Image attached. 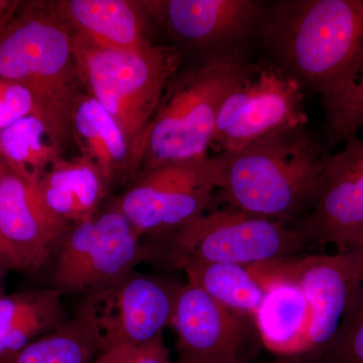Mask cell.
I'll list each match as a JSON object with an SVG mask.
<instances>
[{
  "label": "cell",
  "mask_w": 363,
  "mask_h": 363,
  "mask_svg": "<svg viewBox=\"0 0 363 363\" xmlns=\"http://www.w3.org/2000/svg\"><path fill=\"white\" fill-rule=\"evenodd\" d=\"M329 157L303 126L212 160L228 209L288 223L314 206Z\"/></svg>",
  "instance_id": "obj_1"
},
{
  "label": "cell",
  "mask_w": 363,
  "mask_h": 363,
  "mask_svg": "<svg viewBox=\"0 0 363 363\" xmlns=\"http://www.w3.org/2000/svg\"><path fill=\"white\" fill-rule=\"evenodd\" d=\"M271 63L323 98L342 83L363 43V0H278L259 33Z\"/></svg>",
  "instance_id": "obj_2"
},
{
  "label": "cell",
  "mask_w": 363,
  "mask_h": 363,
  "mask_svg": "<svg viewBox=\"0 0 363 363\" xmlns=\"http://www.w3.org/2000/svg\"><path fill=\"white\" fill-rule=\"evenodd\" d=\"M0 78L30 91L35 114L60 149L71 138L80 95L73 33L50 2H21L0 30Z\"/></svg>",
  "instance_id": "obj_3"
},
{
  "label": "cell",
  "mask_w": 363,
  "mask_h": 363,
  "mask_svg": "<svg viewBox=\"0 0 363 363\" xmlns=\"http://www.w3.org/2000/svg\"><path fill=\"white\" fill-rule=\"evenodd\" d=\"M262 64H207L179 71L131 150L128 174L209 157L208 150L224 100Z\"/></svg>",
  "instance_id": "obj_4"
},
{
  "label": "cell",
  "mask_w": 363,
  "mask_h": 363,
  "mask_svg": "<svg viewBox=\"0 0 363 363\" xmlns=\"http://www.w3.org/2000/svg\"><path fill=\"white\" fill-rule=\"evenodd\" d=\"M73 43L81 85L121 126L131 152L179 72L178 48L152 42L140 50L106 49L74 33Z\"/></svg>",
  "instance_id": "obj_5"
},
{
  "label": "cell",
  "mask_w": 363,
  "mask_h": 363,
  "mask_svg": "<svg viewBox=\"0 0 363 363\" xmlns=\"http://www.w3.org/2000/svg\"><path fill=\"white\" fill-rule=\"evenodd\" d=\"M168 259L250 267L293 257L310 242L298 227L226 209L214 210L173 231Z\"/></svg>",
  "instance_id": "obj_6"
},
{
  "label": "cell",
  "mask_w": 363,
  "mask_h": 363,
  "mask_svg": "<svg viewBox=\"0 0 363 363\" xmlns=\"http://www.w3.org/2000/svg\"><path fill=\"white\" fill-rule=\"evenodd\" d=\"M140 238L116 207L70 227L59 243L51 288L87 296L114 285L150 257Z\"/></svg>",
  "instance_id": "obj_7"
},
{
  "label": "cell",
  "mask_w": 363,
  "mask_h": 363,
  "mask_svg": "<svg viewBox=\"0 0 363 363\" xmlns=\"http://www.w3.org/2000/svg\"><path fill=\"white\" fill-rule=\"evenodd\" d=\"M176 42L201 50L207 64L248 63L247 54L260 30L267 4L260 0H154L142 1Z\"/></svg>",
  "instance_id": "obj_8"
},
{
  "label": "cell",
  "mask_w": 363,
  "mask_h": 363,
  "mask_svg": "<svg viewBox=\"0 0 363 363\" xmlns=\"http://www.w3.org/2000/svg\"><path fill=\"white\" fill-rule=\"evenodd\" d=\"M177 288L157 277L133 272L114 285L85 296L74 318L98 354L121 346L140 345L171 325Z\"/></svg>",
  "instance_id": "obj_9"
},
{
  "label": "cell",
  "mask_w": 363,
  "mask_h": 363,
  "mask_svg": "<svg viewBox=\"0 0 363 363\" xmlns=\"http://www.w3.org/2000/svg\"><path fill=\"white\" fill-rule=\"evenodd\" d=\"M307 123L302 86L279 67L264 61L224 100L211 147L218 154L240 152Z\"/></svg>",
  "instance_id": "obj_10"
},
{
  "label": "cell",
  "mask_w": 363,
  "mask_h": 363,
  "mask_svg": "<svg viewBox=\"0 0 363 363\" xmlns=\"http://www.w3.org/2000/svg\"><path fill=\"white\" fill-rule=\"evenodd\" d=\"M216 190L209 156L143 172L114 207L140 238L168 234L206 213Z\"/></svg>",
  "instance_id": "obj_11"
},
{
  "label": "cell",
  "mask_w": 363,
  "mask_h": 363,
  "mask_svg": "<svg viewBox=\"0 0 363 363\" xmlns=\"http://www.w3.org/2000/svg\"><path fill=\"white\" fill-rule=\"evenodd\" d=\"M253 266L292 281L302 291L312 311L311 353L323 354L363 284L362 262L343 252L293 255Z\"/></svg>",
  "instance_id": "obj_12"
},
{
  "label": "cell",
  "mask_w": 363,
  "mask_h": 363,
  "mask_svg": "<svg viewBox=\"0 0 363 363\" xmlns=\"http://www.w3.org/2000/svg\"><path fill=\"white\" fill-rule=\"evenodd\" d=\"M330 155L316 202L298 224L309 241L334 245L342 252L363 231V140H345Z\"/></svg>",
  "instance_id": "obj_13"
},
{
  "label": "cell",
  "mask_w": 363,
  "mask_h": 363,
  "mask_svg": "<svg viewBox=\"0 0 363 363\" xmlns=\"http://www.w3.org/2000/svg\"><path fill=\"white\" fill-rule=\"evenodd\" d=\"M171 325L178 363L245 362L247 333L238 315L191 281L177 288Z\"/></svg>",
  "instance_id": "obj_14"
},
{
  "label": "cell",
  "mask_w": 363,
  "mask_h": 363,
  "mask_svg": "<svg viewBox=\"0 0 363 363\" xmlns=\"http://www.w3.org/2000/svg\"><path fill=\"white\" fill-rule=\"evenodd\" d=\"M69 229L68 224L45 211L33 184L0 161V233L21 272H35L44 267Z\"/></svg>",
  "instance_id": "obj_15"
},
{
  "label": "cell",
  "mask_w": 363,
  "mask_h": 363,
  "mask_svg": "<svg viewBox=\"0 0 363 363\" xmlns=\"http://www.w3.org/2000/svg\"><path fill=\"white\" fill-rule=\"evenodd\" d=\"M247 269L264 289V300L253 317L264 347L281 358L311 353L312 311L302 291L257 266Z\"/></svg>",
  "instance_id": "obj_16"
},
{
  "label": "cell",
  "mask_w": 363,
  "mask_h": 363,
  "mask_svg": "<svg viewBox=\"0 0 363 363\" xmlns=\"http://www.w3.org/2000/svg\"><path fill=\"white\" fill-rule=\"evenodd\" d=\"M52 6L74 35L98 47L140 50L152 43L142 1L62 0Z\"/></svg>",
  "instance_id": "obj_17"
},
{
  "label": "cell",
  "mask_w": 363,
  "mask_h": 363,
  "mask_svg": "<svg viewBox=\"0 0 363 363\" xmlns=\"http://www.w3.org/2000/svg\"><path fill=\"white\" fill-rule=\"evenodd\" d=\"M33 187L45 211L68 225L93 218L107 189L96 167L83 157H61Z\"/></svg>",
  "instance_id": "obj_18"
},
{
  "label": "cell",
  "mask_w": 363,
  "mask_h": 363,
  "mask_svg": "<svg viewBox=\"0 0 363 363\" xmlns=\"http://www.w3.org/2000/svg\"><path fill=\"white\" fill-rule=\"evenodd\" d=\"M71 138L81 157L92 162L107 187L128 174L130 145L113 117L89 93L80 94L72 112Z\"/></svg>",
  "instance_id": "obj_19"
},
{
  "label": "cell",
  "mask_w": 363,
  "mask_h": 363,
  "mask_svg": "<svg viewBox=\"0 0 363 363\" xmlns=\"http://www.w3.org/2000/svg\"><path fill=\"white\" fill-rule=\"evenodd\" d=\"M54 289L0 296V359L68 321Z\"/></svg>",
  "instance_id": "obj_20"
},
{
  "label": "cell",
  "mask_w": 363,
  "mask_h": 363,
  "mask_svg": "<svg viewBox=\"0 0 363 363\" xmlns=\"http://www.w3.org/2000/svg\"><path fill=\"white\" fill-rule=\"evenodd\" d=\"M60 152L47 126L35 114L0 130V161L28 183H37L61 159Z\"/></svg>",
  "instance_id": "obj_21"
},
{
  "label": "cell",
  "mask_w": 363,
  "mask_h": 363,
  "mask_svg": "<svg viewBox=\"0 0 363 363\" xmlns=\"http://www.w3.org/2000/svg\"><path fill=\"white\" fill-rule=\"evenodd\" d=\"M176 269L185 272L189 281L201 288L210 297L238 316H255L264 300V289L247 267L184 262Z\"/></svg>",
  "instance_id": "obj_22"
},
{
  "label": "cell",
  "mask_w": 363,
  "mask_h": 363,
  "mask_svg": "<svg viewBox=\"0 0 363 363\" xmlns=\"http://www.w3.org/2000/svg\"><path fill=\"white\" fill-rule=\"evenodd\" d=\"M98 354L75 318L35 339L0 363H91Z\"/></svg>",
  "instance_id": "obj_23"
},
{
  "label": "cell",
  "mask_w": 363,
  "mask_h": 363,
  "mask_svg": "<svg viewBox=\"0 0 363 363\" xmlns=\"http://www.w3.org/2000/svg\"><path fill=\"white\" fill-rule=\"evenodd\" d=\"M329 142H345L363 128V43L337 89L321 98Z\"/></svg>",
  "instance_id": "obj_24"
},
{
  "label": "cell",
  "mask_w": 363,
  "mask_h": 363,
  "mask_svg": "<svg viewBox=\"0 0 363 363\" xmlns=\"http://www.w3.org/2000/svg\"><path fill=\"white\" fill-rule=\"evenodd\" d=\"M323 357L326 363H363V284Z\"/></svg>",
  "instance_id": "obj_25"
},
{
  "label": "cell",
  "mask_w": 363,
  "mask_h": 363,
  "mask_svg": "<svg viewBox=\"0 0 363 363\" xmlns=\"http://www.w3.org/2000/svg\"><path fill=\"white\" fill-rule=\"evenodd\" d=\"M35 112V101L25 86L0 78V130Z\"/></svg>",
  "instance_id": "obj_26"
},
{
  "label": "cell",
  "mask_w": 363,
  "mask_h": 363,
  "mask_svg": "<svg viewBox=\"0 0 363 363\" xmlns=\"http://www.w3.org/2000/svg\"><path fill=\"white\" fill-rule=\"evenodd\" d=\"M135 346H121L104 351L92 363H133Z\"/></svg>",
  "instance_id": "obj_27"
},
{
  "label": "cell",
  "mask_w": 363,
  "mask_h": 363,
  "mask_svg": "<svg viewBox=\"0 0 363 363\" xmlns=\"http://www.w3.org/2000/svg\"><path fill=\"white\" fill-rule=\"evenodd\" d=\"M0 267H4L6 271L13 269V271L21 272L16 255H13L11 247L2 238L1 233H0Z\"/></svg>",
  "instance_id": "obj_28"
},
{
  "label": "cell",
  "mask_w": 363,
  "mask_h": 363,
  "mask_svg": "<svg viewBox=\"0 0 363 363\" xmlns=\"http://www.w3.org/2000/svg\"><path fill=\"white\" fill-rule=\"evenodd\" d=\"M21 4L18 0H0V30L13 18Z\"/></svg>",
  "instance_id": "obj_29"
},
{
  "label": "cell",
  "mask_w": 363,
  "mask_h": 363,
  "mask_svg": "<svg viewBox=\"0 0 363 363\" xmlns=\"http://www.w3.org/2000/svg\"><path fill=\"white\" fill-rule=\"evenodd\" d=\"M344 252L351 253L353 257H357L363 264V231L362 233L358 234L354 240L351 241L350 245L346 247Z\"/></svg>",
  "instance_id": "obj_30"
},
{
  "label": "cell",
  "mask_w": 363,
  "mask_h": 363,
  "mask_svg": "<svg viewBox=\"0 0 363 363\" xmlns=\"http://www.w3.org/2000/svg\"><path fill=\"white\" fill-rule=\"evenodd\" d=\"M272 363H298V362L295 358H281V359Z\"/></svg>",
  "instance_id": "obj_31"
},
{
  "label": "cell",
  "mask_w": 363,
  "mask_h": 363,
  "mask_svg": "<svg viewBox=\"0 0 363 363\" xmlns=\"http://www.w3.org/2000/svg\"><path fill=\"white\" fill-rule=\"evenodd\" d=\"M4 272H6V269L0 267V281H1L2 277H4ZM0 291H1V289H0ZM0 296H1V294H0Z\"/></svg>",
  "instance_id": "obj_32"
},
{
  "label": "cell",
  "mask_w": 363,
  "mask_h": 363,
  "mask_svg": "<svg viewBox=\"0 0 363 363\" xmlns=\"http://www.w3.org/2000/svg\"><path fill=\"white\" fill-rule=\"evenodd\" d=\"M236 363H245V362H236Z\"/></svg>",
  "instance_id": "obj_33"
}]
</instances>
